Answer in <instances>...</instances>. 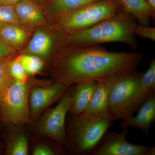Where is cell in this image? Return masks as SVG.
Returning <instances> with one entry per match:
<instances>
[{"label":"cell","instance_id":"cell-1","mask_svg":"<svg viewBox=\"0 0 155 155\" xmlns=\"http://www.w3.org/2000/svg\"><path fill=\"white\" fill-rule=\"evenodd\" d=\"M73 46L62 51L57 63V81L68 87L136 69L143 58L138 52L110 51L97 45Z\"/></svg>","mask_w":155,"mask_h":155},{"label":"cell","instance_id":"cell-2","mask_svg":"<svg viewBox=\"0 0 155 155\" xmlns=\"http://www.w3.org/2000/svg\"><path fill=\"white\" fill-rule=\"evenodd\" d=\"M136 21L123 10L84 30L65 35L64 45L88 46L101 43L121 42L133 49L137 47L134 33Z\"/></svg>","mask_w":155,"mask_h":155},{"label":"cell","instance_id":"cell-3","mask_svg":"<svg viewBox=\"0 0 155 155\" xmlns=\"http://www.w3.org/2000/svg\"><path fill=\"white\" fill-rule=\"evenodd\" d=\"M143 73L134 69L108 76L110 82L109 105L114 120H125L134 116L150 94L140 85Z\"/></svg>","mask_w":155,"mask_h":155},{"label":"cell","instance_id":"cell-4","mask_svg":"<svg viewBox=\"0 0 155 155\" xmlns=\"http://www.w3.org/2000/svg\"><path fill=\"white\" fill-rule=\"evenodd\" d=\"M74 116L70 129V146L73 152L92 155L101 144L115 120L111 114L104 116Z\"/></svg>","mask_w":155,"mask_h":155},{"label":"cell","instance_id":"cell-5","mask_svg":"<svg viewBox=\"0 0 155 155\" xmlns=\"http://www.w3.org/2000/svg\"><path fill=\"white\" fill-rule=\"evenodd\" d=\"M118 0H99L58 17L59 28L65 34L86 29L122 11Z\"/></svg>","mask_w":155,"mask_h":155},{"label":"cell","instance_id":"cell-6","mask_svg":"<svg viewBox=\"0 0 155 155\" xmlns=\"http://www.w3.org/2000/svg\"><path fill=\"white\" fill-rule=\"evenodd\" d=\"M28 82L23 84L13 80L0 98V112L4 123L24 125L31 117Z\"/></svg>","mask_w":155,"mask_h":155},{"label":"cell","instance_id":"cell-7","mask_svg":"<svg viewBox=\"0 0 155 155\" xmlns=\"http://www.w3.org/2000/svg\"><path fill=\"white\" fill-rule=\"evenodd\" d=\"M73 88L69 87L60 102L47 113L38 125L39 133L61 144L66 142V117L72 103Z\"/></svg>","mask_w":155,"mask_h":155},{"label":"cell","instance_id":"cell-8","mask_svg":"<svg viewBox=\"0 0 155 155\" xmlns=\"http://www.w3.org/2000/svg\"><path fill=\"white\" fill-rule=\"evenodd\" d=\"M120 132L108 131L92 155H146L149 147L132 144L127 140V128Z\"/></svg>","mask_w":155,"mask_h":155},{"label":"cell","instance_id":"cell-9","mask_svg":"<svg viewBox=\"0 0 155 155\" xmlns=\"http://www.w3.org/2000/svg\"><path fill=\"white\" fill-rule=\"evenodd\" d=\"M70 87L57 81L49 86L32 87L29 96L31 116H38L49 106L61 98Z\"/></svg>","mask_w":155,"mask_h":155},{"label":"cell","instance_id":"cell-10","mask_svg":"<svg viewBox=\"0 0 155 155\" xmlns=\"http://www.w3.org/2000/svg\"><path fill=\"white\" fill-rule=\"evenodd\" d=\"M137 112L136 116L122 120L120 127L137 128L147 135L155 120V91L147 97Z\"/></svg>","mask_w":155,"mask_h":155},{"label":"cell","instance_id":"cell-11","mask_svg":"<svg viewBox=\"0 0 155 155\" xmlns=\"http://www.w3.org/2000/svg\"><path fill=\"white\" fill-rule=\"evenodd\" d=\"M97 86L88 106L83 114L87 116H100L111 114L109 105L110 82L108 76L97 81Z\"/></svg>","mask_w":155,"mask_h":155},{"label":"cell","instance_id":"cell-12","mask_svg":"<svg viewBox=\"0 0 155 155\" xmlns=\"http://www.w3.org/2000/svg\"><path fill=\"white\" fill-rule=\"evenodd\" d=\"M97 86V81L77 84L73 88L69 112L74 116L83 114L86 110Z\"/></svg>","mask_w":155,"mask_h":155},{"label":"cell","instance_id":"cell-13","mask_svg":"<svg viewBox=\"0 0 155 155\" xmlns=\"http://www.w3.org/2000/svg\"><path fill=\"white\" fill-rule=\"evenodd\" d=\"M122 10L130 15L140 24L150 25L155 14L146 0H118Z\"/></svg>","mask_w":155,"mask_h":155},{"label":"cell","instance_id":"cell-14","mask_svg":"<svg viewBox=\"0 0 155 155\" xmlns=\"http://www.w3.org/2000/svg\"><path fill=\"white\" fill-rule=\"evenodd\" d=\"M19 20L32 24H42L45 21L40 9L31 0H21L14 5Z\"/></svg>","mask_w":155,"mask_h":155},{"label":"cell","instance_id":"cell-15","mask_svg":"<svg viewBox=\"0 0 155 155\" xmlns=\"http://www.w3.org/2000/svg\"><path fill=\"white\" fill-rule=\"evenodd\" d=\"M53 45V38L46 32L39 30L36 31L31 40L28 50L35 55L46 57L51 52Z\"/></svg>","mask_w":155,"mask_h":155},{"label":"cell","instance_id":"cell-16","mask_svg":"<svg viewBox=\"0 0 155 155\" xmlns=\"http://www.w3.org/2000/svg\"><path fill=\"white\" fill-rule=\"evenodd\" d=\"M0 38L7 43L14 46L22 44L27 38L25 31L14 24H2L0 26Z\"/></svg>","mask_w":155,"mask_h":155},{"label":"cell","instance_id":"cell-17","mask_svg":"<svg viewBox=\"0 0 155 155\" xmlns=\"http://www.w3.org/2000/svg\"><path fill=\"white\" fill-rule=\"evenodd\" d=\"M98 1L99 0H52L51 8L53 13L58 17L68 11Z\"/></svg>","mask_w":155,"mask_h":155},{"label":"cell","instance_id":"cell-18","mask_svg":"<svg viewBox=\"0 0 155 155\" xmlns=\"http://www.w3.org/2000/svg\"><path fill=\"white\" fill-rule=\"evenodd\" d=\"M28 153V140L24 134H19L7 141L6 153L10 155H27Z\"/></svg>","mask_w":155,"mask_h":155},{"label":"cell","instance_id":"cell-19","mask_svg":"<svg viewBox=\"0 0 155 155\" xmlns=\"http://www.w3.org/2000/svg\"><path fill=\"white\" fill-rule=\"evenodd\" d=\"M19 57L28 75H35L40 72L44 67L43 62L38 56L34 54H24Z\"/></svg>","mask_w":155,"mask_h":155},{"label":"cell","instance_id":"cell-20","mask_svg":"<svg viewBox=\"0 0 155 155\" xmlns=\"http://www.w3.org/2000/svg\"><path fill=\"white\" fill-rule=\"evenodd\" d=\"M9 71L14 80L23 84L28 82V75L23 68L19 56L10 61Z\"/></svg>","mask_w":155,"mask_h":155},{"label":"cell","instance_id":"cell-21","mask_svg":"<svg viewBox=\"0 0 155 155\" xmlns=\"http://www.w3.org/2000/svg\"><path fill=\"white\" fill-rule=\"evenodd\" d=\"M14 6L0 4V23L18 25L20 23Z\"/></svg>","mask_w":155,"mask_h":155},{"label":"cell","instance_id":"cell-22","mask_svg":"<svg viewBox=\"0 0 155 155\" xmlns=\"http://www.w3.org/2000/svg\"><path fill=\"white\" fill-rule=\"evenodd\" d=\"M10 62L7 58L0 59V98L13 80L9 71Z\"/></svg>","mask_w":155,"mask_h":155},{"label":"cell","instance_id":"cell-23","mask_svg":"<svg viewBox=\"0 0 155 155\" xmlns=\"http://www.w3.org/2000/svg\"><path fill=\"white\" fill-rule=\"evenodd\" d=\"M140 83L151 92L155 91V59L153 58L149 67L142 76Z\"/></svg>","mask_w":155,"mask_h":155},{"label":"cell","instance_id":"cell-24","mask_svg":"<svg viewBox=\"0 0 155 155\" xmlns=\"http://www.w3.org/2000/svg\"><path fill=\"white\" fill-rule=\"evenodd\" d=\"M134 33L142 38L155 41V27L153 26L137 24L134 29Z\"/></svg>","mask_w":155,"mask_h":155},{"label":"cell","instance_id":"cell-25","mask_svg":"<svg viewBox=\"0 0 155 155\" xmlns=\"http://www.w3.org/2000/svg\"><path fill=\"white\" fill-rule=\"evenodd\" d=\"M57 153L52 149L45 145H38L34 149V155H54Z\"/></svg>","mask_w":155,"mask_h":155},{"label":"cell","instance_id":"cell-26","mask_svg":"<svg viewBox=\"0 0 155 155\" xmlns=\"http://www.w3.org/2000/svg\"><path fill=\"white\" fill-rule=\"evenodd\" d=\"M11 54L12 51L11 48L5 42L0 39V59L7 58Z\"/></svg>","mask_w":155,"mask_h":155},{"label":"cell","instance_id":"cell-27","mask_svg":"<svg viewBox=\"0 0 155 155\" xmlns=\"http://www.w3.org/2000/svg\"><path fill=\"white\" fill-rule=\"evenodd\" d=\"M21 0H0V4L14 6Z\"/></svg>","mask_w":155,"mask_h":155},{"label":"cell","instance_id":"cell-28","mask_svg":"<svg viewBox=\"0 0 155 155\" xmlns=\"http://www.w3.org/2000/svg\"><path fill=\"white\" fill-rule=\"evenodd\" d=\"M153 13L155 14V0H146Z\"/></svg>","mask_w":155,"mask_h":155},{"label":"cell","instance_id":"cell-29","mask_svg":"<svg viewBox=\"0 0 155 155\" xmlns=\"http://www.w3.org/2000/svg\"><path fill=\"white\" fill-rule=\"evenodd\" d=\"M155 155V147H150L147 151L146 155Z\"/></svg>","mask_w":155,"mask_h":155},{"label":"cell","instance_id":"cell-30","mask_svg":"<svg viewBox=\"0 0 155 155\" xmlns=\"http://www.w3.org/2000/svg\"><path fill=\"white\" fill-rule=\"evenodd\" d=\"M2 122V117H1V112H0V122Z\"/></svg>","mask_w":155,"mask_h":155},{"label":"cell","instance_id":"cell-31","mask_svg":"<svg viewBox=\"0 0 155 155\" xmlns=\"http://www.w3.org/2000/svg\"><path fill=\"white\" fill-rule=\"evenodd\" d=\"M34 1H37V2H41V0H34Z\"/></svg>","mask_w":155,"mask_h":155}]
</instances>
